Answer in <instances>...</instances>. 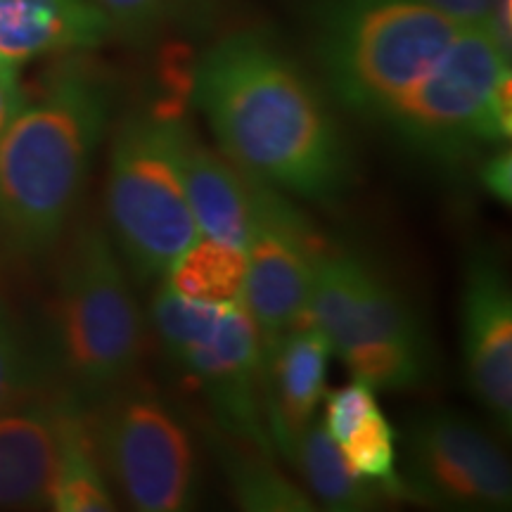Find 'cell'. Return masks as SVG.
Instances as JSON below:
<instances>
[{
	"label": "cell",
	"instance_id": "cell-1",
	"mask_svg": "<svg viewBox=\"0 0 512 512\" xmlns=\"http://www.w3.org/2000/svg\"><path fill=\"white\" fill-rule=\"evenodd\" d=\"M192 100L240 174L325 207L347 195L351 155L328 102L268 38L240 31L207 50Z\"/></svg>",
	"mask_w": 512,
	"mask_h": 512
},
{
	"label": "cell",
	"instance_id": "cell-2",
	"mask_svg": "<svg viewBox=\"0 0 512 512\" xmlns=\"http://www.w3.org/2000/svg\"><path fill=\"white\" fill-rule=\"evenodd\" d=\"M110 91L86 72H67L0 138V240L12 254L50 252L72 219L110 119Z\"/></svg>",
	"mask_w": 512,
	"mask_h": 512
},
{
	"label": "cell",
	"instance_id": "cell-3",
	"mask_svg": "<svg viewBox=\"0 0 512 512\" xmlns=\"http://www.w3.org/2000/svg\"><path fill=\"white\" fill-rule=\"evenodd\" d=\"M145 323L107 230L81 223L57 271L53 356L79 401H102L131 382Z\"/></svg>",
	"mask_w": 512,
	"mask_h": 512
},
{
	"label": "cell",
	"instance_id": "cell-4",
	"mask_svg": "<svg viewBox=\"0 0 512 512\" xmlns=\"http://www.w3.org/2000/svg\"><path fill=\"white\" fill-rule=\"evenodd\" d=\"M460 29L427 0H323L318 57L349 110L382 119Z\"/></svg>",
	"mask_w": 512,
	"mask_h": 512
},
{
	"label": "cell",
	"instance_id": "cell-5",
	"mask_svg": "<svg viewBox=\"0 0 512 512\" xmlns=\"http://www.w3.org/2000/svg\"><path fill=\"white\" fill-rule=\"evenodd\" d=\"M181 112L133 110L117 124L107 169L112 242L138 285L162 278L200 238L176 162Z\"/></svg>",
	"mask_w": 512,
	"mask_h": 512
},
{
	"label": "cell",
	"instance_id": "cell-6",
	"mask_svg": "<svg viewBox=\"0 0 512 512\" xmlns=\"http://www.w3.org/2000/svg\"><path fill=\"white\" fill-rule=\"evenodd\" d=\"M166 358L197 384L228 437L273 456L261 411V342L242 302H192L162 285L152 299Z\"/></svg>",
	"mask_w": 512,
	"mask_h": 512
},
{
	"label": "cell",
	"instance_id": "cell-7",
	"mask_svg": "<svg viewBox=\"0 0 512 512\" xmlns=\"http://www.w3.org/2000/svg\"><path fill=\"white\" fill-rule=\"evenodd\" d=\"M510 72L489 24L463 27L418 83L384 112L382 121L418 155L458 164L484 147L508 145L494 114V91Z\"/></svg>",
	"mask_w": 512,
	"mask_h": 512
},
{
	"label": "cell",
	"instance_id": "cell-8",
	"mask_svg": "<svg viewBox=\"0 0 512 512\" xmlns=\"http://www.w3.org/2000/svg\"><path fill=\"white\" fill-rule=\"evenodd\" d=\"M102 401L91 420L95 451L131 508L188 510L197 498V456L178 413L152 389L126 384Z\"/></svg>",
	"mask_w": 512,
	"mask_h": 512
},
{
	"label": "cell",
	"instance_id": "cell-9",
	"mask_svg": "<svg viewBox=\"0 0 512 512\" xmlns=\"http://www.w3.org/2000/svg\"><path fill=\"white\" fill-rule=\"evenodd\" d=\"M252 233L242 304L259 332L261 349L309 323L313 271L328 249L280 190L252 181Z\"/></svg>",
	"mask_w": 512,
	"mask_h": 512
},
{
	"label": "cell",
	"instance_id": "cell-10",
	"mask_svg": "<svg viewBox=\"0 0 512 512\" xmlns=\"http://www.w3.org/2000/svg\"><path fill=\"white\" fill-rule=\"evenodd\" d=\"M406 501L453 510H508L512 475L508 458L482 427L456 411L415 418L406 439Z\"/></svg>",
	"mask_w": 512,
	"mask_h": 512
},
{
	"label": "cell",
	"instance_id": "cell-11",
	"mask_svg": "<svg viewBox=\"0 0 512 512\" xmlns=\"http://www.w3.org/2000/svg\"><path fill=\"white\" fill-rule=\"evenodd\" d=\"M309 318L339 356L380 344H427L406 299L361 256L330 247L313 271Z\"/></svg>",
	"mask_w": 512,
	"mask_h": 512
},
{
	"label": "cell",
	"instance_id": "cell-12",
	"mask_svg": "<svg viewBox=\"0 0 512 512\" xmlns=\"http://www.w3.org/2000/svg\"><path fill=\"white\" fill-rule=\"evenodd\" d=\"M463 366L470 394L496 427H512V294L486 247L472 249L463 273Z\"/></svg>",
	"mask_w": 512,
	"mask_h": 512
},
{
	"label": "cell",
	"instance_id": "cell-13",
	"mask_svg": "<svg viewBox=\"0 0 512 512\" xmlns=\"http://www.w3.org/2000/svg\"><path fill=\"white\" fill-rule=\"evenodd\" d=\"M332 354L330 339L311 320L261 349V411L268 439L287 460L316 420Z\"/></svg>",
	"mask_w": 512,
	"mask_h": 512
},
{
	"label": "cell",
	"instance_id": "cell-14",
	"mask_svg": "<svg viewBox=\"0 0 512 512\" xmlns=\"http://www.w3.org/2000/svg\"><path fill=\"white\" fill-rule=\"evenodd\" d=\"M176 162L200 235L247 252L252 233L249 178L204 145L183 117L176 128Z\"/></svg>",
	"mask_w": 512,
	"mask_h": 512
},
{
	"label": "cell",
	"instance_id": "cell-15",
	"mask_svg": "<svg viewBox=\"0 0 512 512\" xmlns=\"http://www.w3.org/2000/svg\"><path fill=\"white\" fill-rule=\"evenodd\" d=\"M110 34L95 0H0V62L12 67L60 50L100 46Z\"/></svg>",
	"mask_w": 512,
	"mask_h": 512
},
{
	"label": "cell",
	"instance_id": "cell-16",
	"mask_svg": "<svg viewBox=\"0 0 512 512\" xmlns=\"http://www.w3.org/2000/svg\"><path fill=\"white\" fill-rule=\"evenodd\" d=\"M60 448L57 401L0 413V508L48 505Z\"/></svg>",
	"mask_w": 512,
	"mask_h": 512
},
{
	"label": "cell",
	"instance_id": "cell-17",
	"mask_svg": "<svg viewBox=\"0 0 512 512\" xmlns=\"http://www.w3.org/2000/svg\"><path fill=\"white\" fill-rule=\"evenodd\" d=\"M60 406V448L55 475L48 491V508L60 512H110L117 508L105 467H102L91 432L76 396H64Z\"/></svg>",
	"mask_w": 512,
	"mask_h": 512
},
{
	"label": "cell",
	"instance_id": "cell-18",
	"mask_svg": "<svg viewBox=\"0 0 512 512\" xmlns=\"http://www.w3.org/2000/svg\"><path fill=\"white\" fill-rule=\"evenodd\" d=\"M292 463H297L302 470L306 484L323 508L335 512H356L375 508L380 501H387V494L380 486L358 477L351 470L339 446L325 432L323 422L313 420L306 427L297 448H294Z\"/></svg>",
	"mask_w": 512,
	"mask_h": 512
},
{
	"label": "cell",
	"instance_id": "cell-19",
	"mask_svg": "<svg viewBox=\"0 0 512 512\" xmlns=\"http://www.w3.org/2000/svg\"><path fill=\"white\" fill-rule=\"evenodd\" d=\"M166 287L192 302H242L247 280V252L226 242L197 238L169 266Z\"/></svg>",
	"mask_w": 512,
	"mask_h": 512
},
{
	"label": "cell",
	"instance_id": "cell-20",
	"mask_svg": "<svg viewBox=\"0 0 512 512\" xmlns=\"http://www.w3.org/2000/svg\"><path fill=\"white\" fill-rule=\"evenodd\" d=\"M221 453V465L233 489L235 501L242 510L256 512H309L313 503L292 482L280 475L273 465V456L247 441L228 437L216 441Z\"/></svg>",
	"mask_w": 512,
	"mask_h": 512
},
{
	"label": "cell",
	"instance_id": "cell-21",
	"mask_svg": "<svg viewBox=\"0 0 512 512\" xmlns=\"http://www.w3.org/2000/svg\"><path fill=\"white\" fill-rule=\"evenodd\" d=\"M337 446L358 477L380 486L389 501L392 498L406 501V486H403L399 467H396V460H399L396 434L380 406L373 408L366 418L358 422L356 430L344 441H339Z\"/></svg>",
	"mask_w": 512,
	"mask_h": 512
},
{
	"label": "cell",
	"instance_id": "cell-22",
	"mask_svg": "<svg viewBox=\"0 0 512 512\" xmlns=\"http://www.w3.org/2000/svg\"><path fill=\"white\" fill-rule=\"evenodd\" d=\"M342 358L370 389H411L430 375V344H380Z\"/></svg>",
	"mask_w": 512,
	"mask_h": 512
},
{
	"label": "cell",
	"instance_id": "cell-23",
	"mask_svg": "<svg viewBox=\"0 0 512 512\" xmlns=\"http://www.w3.org/2000/svg\"><path fill=\"white\" fill-rule=\"evenodd\" d=\"M34 387V363L15 320L0 304V413L24 406Z\"/></svg>",
	"mask_w": 512,
	"mask_h": 512
},
{
	"label": "cell",
	"instance_id": "cell-24",
	"mask_svg": "<svg viewBox=\"0 0 512 512\" xmlns=\"http://www.w3.org/2000/svg\"><path fill=\"white\" fill-rule=\"evenodd\" d=\"M110 22L112 34L143 41L174 15L181 0H95Z\"/></svg>",
	"mask_w": 512,
	"mask_h": 512
},
{
	"label": "cell",
	"instance_id": "cell-25",
	"mask_svg": "<svg viewBox=\"0 0 512 512\" xmlns=\"http://www.w3.org/2000/svg\"><path fill=\"white\" fill-rule=\"evenodd\" d=\"M377 408L375 389H370L366 382L354 380L347 387H339L335 392L325 394V415L323 427L330 434V439L339 444L356 430L358 422Z\"/></svg>",
	"mask_w": 512,
	"mask_h": 512
},
{
	"label": "cell",
	"instance_id": "cell-26",
	"mask_svg": "<svg viewBox=\"0 0 512 512\" xmlns=\"http://www.w3.org/2000/svg\"><path fill=\"white\" fill-rule=\"evenodd\" d=\"M479 181H482L484 190L489 192L494 200H498L501 204H510V197H512V155H510L508 145L494 147V152L484 157L482 166H479Z\"/></svg>",
	"mask_w": 512,
	"mask_h": 512
},
{
	"label": "cell",
	"instance_id": "cell-27",
	"mask_svg": "<svg viewBox=\"0 0 512 512\" xmlns=\"http://www.w3.org/2000/svg\"><path fill=\"white\" fill-rule=\"evenodd\" d=\"M460 27H475V24H489L494 0H427Z\"/></svg>",
	"mask_w": 512,
	"mask_h": 512
},
{
	"label": "cell",
	"instance_id": "cell-28",
	"mask_svg": "<svg viewBox=\"0 0 512 512\" xmlns=\"http://www.w3.org/2000/svg\"><path fill=\"white\" fill-rule=\"evenodd\" d=\"M24 107V93L17 79V67L0 62V138L5 128L17 117V112Z\"/></svg>",
	"mask_w": 512,
	"mask_h": 512
}]
</instances>
